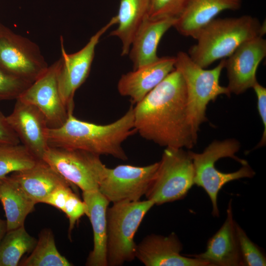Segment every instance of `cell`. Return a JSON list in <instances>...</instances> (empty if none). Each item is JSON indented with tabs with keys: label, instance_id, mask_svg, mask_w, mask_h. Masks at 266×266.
<instances>
[{
	"label": "cell",
	"instance_id": "obj_22",
	"mask_svg": "<svg viewBox=\"0 0 266 266\" xmlns=\"http://www.w3.org/2000/svg\"><path fill=\"white\" fill-rule=\"evenodd\" d=\"M0 201L5 212L7 231L24 226L26 217L36 204L10 176L0 179Z\"/></svg>",
	"mask_w": 266,
	"mask_h": 266
},
{
	"label": "cell",
	"instance_id": "obj_11",
	"mask_svg": "<svg viewBox=\"0 0 266 266\" xmlns=\"http://www.w3.org/2000/svg\"><path fill=\"white\" fill-rule=\"evenodd\" d=\"M158 166L159 162L144 166H105L99 190L112 203L138 201L147 192Z\"/></svg>",
	"mask_w": 266,
	"mask_h": 266
},
{
	"label": "cell",
	"instance_id": "obj_8",
	"mask_svg": "<svg viewBox=\"0 0 266 266\" xmlns=\"http://www.w3.org/2000/svg\"><path fill=\"white\" fill-rule=\"evenodd\" d=\"M42 160L82 192L99 190L106 166L99 155L79 149L49 146Z\"/></svg>",
	"mask_w": 266,
	"mask_h": 266
},
{
	"label": "cell",
	"instance_id": "obj_33",
	"mask_svg": "<svg viewBox=\"0 0 266 266\" xmlns=\"http://www.w3.org/2000/svg\"><path fill=\"white\" fill-rule=\"evenodd\" d=\"M20 140L10 125L7 117L0 111V146L15 145Z\"/></svg>",
	"mask_w": 266,
	"mask_h": 266
},
{
	"label": "cell",
	"instance_id": "obj_13",
	"mask_svg": "<svg viewBox=\"0 0 266 266\" xmlns=\"http://www.w3.org/2000/svg\"><path fill=\"white\" fill-rule=\"evenodd\" d=\"M266 56V40L258 36L242 43L225 59L230 93L239 95L257 82L258 67Z\"/></svg>",
	"mask_w": 266,
	"mask_h": 266
},
{
	"label": "cell",
	"instance_id": "obj_10",
	"mask_svg": "<svg viewBox=\"0 0 266 266\" xmlns=\"http://www.w3.org/2000/svg\"><path fill=\"white\" fill-rule=\"evenodd\" d=\"M117 24L116 16L91 37L87 43L78 51L68 54L66 52L61 37L62 57L58 74V83L63 102L68 112L73 113L74 96L76 91L88 77L93 59L95 49L100 37L112 26Z\"/></svg>",
	"mask_w": 266,
	"mask_h": 266
},
{
	"label": "cell",
	"instance_id": "obj_17",
	"mask_svg": "<svg viewBox=\"0 0 266 266\" xmlns=\"http://www.w3.org/2000/svg\"><path fill=\"white\" fill-rule=\"evenodd\" d=\"M232 200L227 209V216L219 230L208 240L204 252L193 255L206 262L209 266H243L233 219Z\"/></svg>",
	"mask_w": 266,
	"mask_h": 266
},
{
	"label": "cell",
	"instance_id": "obj_6",
	"mask_svg": "<svg viewBox=\"0 0 266 266\" xmlns=\"http://www.w3.org/2000/svg\"><path fill=\"white\" fill-rule=\"evenodd\" d=\"M113 203L106 212L107 262L108 266H119L135 259L137 245L134 235L155 204L149 200Z\"/></svg>",
	"mask_w": 266,
	"mask_h": 266
},
{
	"label": "cell",
	"instance_id": "obj_3",
	"mask_svg": "<svg viewBox=\"0 0 266 266\" xmlns=\"http://www.w3.org/2000/svg\"><path fill=\"white\" fill-rule=\"evenodd\" d=\"M239 142L227 139L211 142L201 153L190 151L194 170V183L209 197L214 217L219 214L218 195L227 183L243 178H252L255 172L245 160L235 155Z\"/></svg>",
	"mask_w": 266,
	"mask_h": 266
},
{
	"label": "cell",
	"instance_id": "obj_20",
	"mask_svg": "<svg viewBox=\"0 0 266 266\" xmlns=\"http://www.w3.org/2000/svg\"><path fill=\"white\" fill-rule=\"evenodd\" d=\"M83 201L87 206L86 215L91 222L94 245L87 259L88 266H107L106 256V212L109 203L99 190L82 192Z\"/></svg>",
	"mask_w": 266,
	"mask_h": 266
},
{
	"label": "cell",
	"instance_id": "obj_32",
	"mask_svg": "<svg viewBox=\"0 0 266 266\" xmlns=\"http://www.w3.org/2000/svg\"><path fill=\"white\" fill-rule=\"evenodd\" d=\"M71 187L72 185H66L57 188L45 198L43 203L51 205L63 211L67 198L72 192Z\"/></svg>",
	"mask_w": 266,
	"mask_h": 266
},
{
	"label": "cell",
	"instance_id": "obj_16",
	"mask_svg": "<svg viewBox=\"0 0 266 266\" xmlns=\"http://www.w3.org/2000/svg\"><path fill=\"white\" fill-rule=\"evenodd\" d=\"M175 57H160L156 61L123 74L117 89L123 96L129 97L133 103L140 101L174 68Z\"/></svg>",
	"mask_w": 266,
	"mask_h": 266
},
{
	"label": "cell",
	"instance_id": "obj_24",
	"mask_svg": "<svg viewBox=\"0 0 266 266\" xmlns=\"http://www.w3.org/2000/svg\"><path fill=\"white\" fill-rule=\"evenodd\" d=\"M37 240L24 226L7 231L0 242V266H17L22 256L31 252Z\"/></svg>",
	"mask_w": 266,
	"mask_h": 266
},
{
	"label": "cell",
	"instance_id": "obj_29",
	"mask_svg": "<svg viewBox=\"0 0 266 266\" xmlns=\"http://www.w3.org/2000/svg\"><path fill=\"white\" fill-rule=\"evenodd\" d=\"M188 0H150L148 18H178Z\"/></svg>",
	"mask_w": 266,
	"mask_h": 266
},
{
	"label": "cell",
	"instance_id": "obj_27",
	"mask_svg": "<svg viewBox=\"0 0 266 266\" xmlns=\"http://www.w3.org/2000/svg\"><path fill=\"white\" fill-rule=\"evenodd\" d=\"M236 233L243 265L265 266L266 258L260 249L248 237L245 231L236 223Z\"/></svg>",
	"mask_w": 266,
	"mask_h": 266
},
{
	"label": "cell",
	"instance_id": "obj_25",
	"mask_svg": "<svg viewBox=\"0 0 266 266\" xmlns=\"http://www.w3.org/2000/svg\"><path fill=\"white\" fill-rule=\"evenodd\" d=\"M21 266H70L71 264L58 251L54 236L49 229L40 233L31 254L21 261Z\"/></svg>",
	"mask_w": 266,
	"mask_h": 266
},
{
	"label": "cell",
	"instance_id": "obj_1",
	"mask_svg": "<svg viewBox=\"0 0 266 266\" xmlns=\"http://www.w3.org/2000/svg\"><path fill=\"white\" fill-rule=\"evenodd\" d=\"M182 75L174 68L133 107L136 132L166 148H192L198 134L190 124Z\"/></svg>",
	"mask_w": 266,
	"mask_h": 266
},
{
	"label": "cell",
	"instance_id": "obj_26",
	"mask_svg": "<svg viewBox=\"0 0 266 266\" xmlns=\"http://www.w3.org/2000/svg\"><path fill=\"white\" fill-rule=\"evenodd\" d=\"M39 160L22 144L0 146V179L31 168Z\"/></svg>",
	"mask_w": 266,
	"mask_h": 266
},
{
	"label": "cell",
	"instance_id": "obj_9",
	"mask_svg": "<svg viewBox=\"0 0 266 266\" xmlns=\"http://www.w3.org/2000/svg\"><path fill=\"white\" fill-rule=\"evenodd\" d=\"M48 66L34 42L0 23V67L33 83Z\"/></svg>",
	"mask_w": 266,
	"mask_h": 266
},
{
	"label": "cell",
	"instance_id": "obj_28",
	"mask_svg": "<svg viewBox=\"0 0 266 266\" xmlns=\"http://www.w3.org/2000/svg\"><path fill=\"white\" fill-rule=\"evenodd\" d=\"M32 84L0 67V100H17Z\"/></svg>",
	"mask_w": 266,
	"mask_h": 266
},
{
	"label": "cell",
	"instance_id": "obj_34",
	"mask_svg": "<svg viewBox=\"0 0 266 266\" xmlns=\"http://www.w3.org/2000/svg\"><path fill=\"white\" fill-rule=\"evenodd\" d=\"M7 232V231L6 220H3L0 218V242L2 240Z\"/></svg>",
	"mask_w": 266,
	"mask_h": 266
},
{
	"label": "cell",
	"instance_id": "obj_21",
	"mask_svg": "<svg viewBox=\"0 0 266 266\" xmlns=\"http://www.w3.org/2000/svg\"><path fill=\"white\" fill-rule=\"evenodd\" d=\"M10 176L36 203H43L52 191L61 186H73L43 160L31 168L14 172Z\"/></svg>",
	"mask_w": 266,
	"mask_h": 266
},
{
	"label": "cell",
	"instance_id": "obj_19",
	"mask_svg": "<svg viewBox=\"0 0 266 266\" xmlns=\"http://www.w3.org/2000/svg\"><path fill=\"white\" fill-rule=\"evenodd\" d=\"M176 19L147 18L144 21L133 37L128 53L133 70L159 59L157 55L159 43L164 34L173 27Z\"/></svg>",
	"mask_w": 266,
	"mask_h": 266
},
{
	"label": "cell",
	"instance_id": "obj_5",
	"mask_svg": "<svg viewBox=\"0 0 266 266\" xmlns=\"http://www.w3.org/2000/svg\"><path fill=\"white\" fill-rule=\"evenodd\" d=\"M225 59L210 69L202 68L190 57L188 53L180 51L175 56L174 67L184 79L187 96L189 119L195 133L198 134L200 125L207 120L206 107L221 95L230 96L227 87L219 83Z\"/></svg>",
	"mask_w": 266,
	"mask_h": 266
},
{
	"label": "cell",
	"instance_id": "obj_14",
	"mask_svg": "<svg viewBox=\"0 0 266 266\" xmlns=\"http://www.w3.org/2000/svg\"><path fill=\"white\" fill-rule=\"evenodd\" d=\"M13 110L7 119L22 144L37 158L42 160L49 147V128L44 114L35 106L16 100Z\"/></svg>",
	"mask_w": 266,
	"mask_h": 266
},
{
	"label": "cell",
	"instance_id": "obj_15",
	"mask_svg": "<svg viewBox=\"0 0 266 266\" xmlns=\"http://www.w3.org/2000/svg\"><path fill=\"white\" fill-rule=\"evenodd\" d=\"M183 245L177 235L151 234L136 245L135 258L146 266H209L196 258L180 254Z\"/></svg>",
	"mask_w": 266,
	"mask_h": 266
},
{
	"label": "cell",
	"instance_id": "obj_4",
	"mask_svg": "<svg viewBox=\"0 0 266 266\" xmlns=\"http://www.w3.org/2000/svg\"><path fill=\"white\" fill-rule=\"evenodd\" d=\"M266 22L261 24L255 17L244 15L236 17L215 18L195 36L197 43L188 54L202 68L230 56L246 41L266 33Z\"/></svg>",
	"mask_w": 266,
	"mask_h": 266
},
{
	"label": "cell",
	"instance_id": "obj_23",
	"mask_svg": "<svg viewBox=\"0 0 266 266\" xmlns=\"http://www.w3.org/2000/svg\"><path fill=\"white\" fill-rule=\"evenodd\" d=\"M150 0H121L117 28L110 36H116L122 43L121 55H128L133 37L144 21L148 18Z\"/></svg>",
	"mask_w": 266,
	"mask_h": 266
},
{
	"label": "cell",
	"instance_id": "obj_12",
	"mask_svg": "<svg viewBox=\"0 0 266 266\" xmlns=\"http://www.w3.org/2000/svg\"><path fill=\"white\" fill-rule=\"evenodd\" d=\"M61 62L60 58L48 66L17 99L38 108L45 116L49 128L62 126L69 114L59 90L58 74Z\"/></svg>",
	"mask_w": 266,
	"mask_h": 266
},
{
	"label": "cell",
	"instance_id": "obj_31",
	"mask_svg": "<svg viewBox=\"0 0 266 266\" xmlns=\"http://www.w3.org/2000/svg\"><path fill=\"white\" fill-rule=\"evenodd\" d=\"M252 88L257 96V108L264 126L262 138L256 147L257 148L265 145L266 142V88L258 82L254 84Z\"/></svg>",
	"mask_w": 266,
	"mask_h": 266
},
{
	"label": "cell",
	"instance_id": "obj_30",
	"mask_svg": "<svg viewBox=\"0 0 266 266\" xmlns=\"http://www.w3.org/2000/svg\"><path fill=\"white\" fill-rule=\"evenodd\" d=\"M63 212L69 220L68 232L70 233L76 222L87 213V206L85 202L82 201L73 192L69 195L65 203Z\"/></svg>",
	"mask_w": 266,
	"mask_h": 266
},
{
	"label": "cell",
	"instance_id": "obj_2",
	"mask_svg": "<svg viewBox=\"0 0 266 266\" xmlns=\"http://www.w3.org/2000/svg\"><path fill=\"white\" fill-rule=\"evenodd\" d=\"M135 133L132 105L119 119L106 125L80 120L70 113L62 126L48 129L47 138L49 146L79 149L125 161L128 157L122 144Z\"/></svg>",
	"mask_w": 266,
	"mask_h": 266
},
{
	"label": "cell",
	"instance_id": "obj_7",
	"mask_svg": "<svg viewBox=\"0 0 266 266\" xmlns=\"http://www.w3.org/2000/svg\"><path fill=\"white\" fill-rule=\"evenodd\" d=\"M194 184L189 152L183 148L167 147L145 196L155 205H161L183 199Z\"/></svg>",
	"mask_w": 266,
	"mask_h": 266
},
{
	"label": "cell",
	"instance_id": "obj_18",
	"mask_svg": "<svg viewBox=\"0 0 266 266\" xmlns=\"http://www.w3.org/2000/svg\"><path fill=\"white\" fill-rule=\"evenodd\" d=\"M243 0H188L173 27L181 35L195 38L198 33L221 12L237 10Z\"/></svg>",
	"mask_w": 266,
	"mask_h": 266
}]
</instances>
